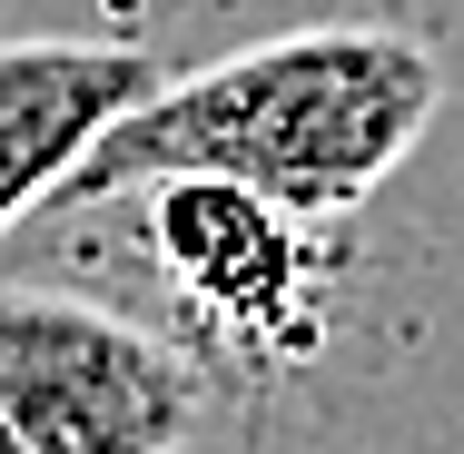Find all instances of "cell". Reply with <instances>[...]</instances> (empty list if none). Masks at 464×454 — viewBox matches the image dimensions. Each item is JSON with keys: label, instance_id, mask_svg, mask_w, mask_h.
Masks as SVG:
<instances>
[{"label": "cell", "instance_id": "2", "mask_svg": "<svg viewBox=\"0 0 464 454\" xmlns=\"http://www.w3.org/2000/svg\"><path fill=\"white\" fill-rule=\"evenodd\" d=\"M218 375L159 316L60 276H0V454H188Z\"/></svg>", "mask_w": 464, "mask_h": 454}, {"label": "cell", "instance_id": "1", "mask_svg": "<svg viewBox=\"0 0 464 454\" xmlns=\"http://www.w3.org/2000/svg\"><path fill=\"white\" fill-rule=\"evenodd\" d=\"M435 109H445V60L415 30L306 20L188 80H159L129 119H109L60 208L119 198L139 179H227L306 227H336L415 159Z\"/></svg>", "mask_w": 464, "mask_h": 454}, {"label": "cell", "instance_id": "4", "mask_svg": "<svg viewBox=\"0 0 464 454\" xmlns=\"http://www.w3.org/2000/svg\"><path fill=\"white\" fill-rule=\"evenodd\" d=\"M159 90V60L139 40H0V237L30 208H60L80 159Z\"/></svg>", "mask_w": 464, "mask_h": 454}, {"label": "cell", "instance_id": "3", "mask_svg": "<svg viewBox=\"0 0 464 454\" xmlns=\"http://www.w3.org/2000/svg\"><path fill=\"white\" fill-rule=\"evenodd\" d=\"M119 198L139 208L129 257L159 276V296L179 306L169 336L198 346L208 375L227 365L247 385H277L326 346V276H336L326 227H306L227 179H139Z\"/></svg>", "mask_w": 464, "mask_h": 454}]
</instances>
